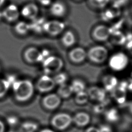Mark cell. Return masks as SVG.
<instances>
[{"instance_id": "27", "label": "cell", "mask_w": 132, "mask_h": 132, "mask_svg": "<svg viewBox=\"0 0 132 132\" xmlns=\"http://www.w3.org/2000/svg\"><path fill=\"white\" fill-rule=\"evenodd\" d=\"M120 8L112 6V8L107 9L104 14V18L107 20H110L114 19L119 15Z\"/></svg>"}, {"instance_id": "12", "label": "cell", "mask_w": 132, "mask_h": 132, "mask_svg": "<svg viewBox=\"0 0 132 132\" xmlns=\"http://www.w3.org/2000/svg\"><path fill=\"white\" fill-rule=\"evenodd\" d=\"M89 99L97 102H104L106 97V91L102 87L96 86L90 87L86 91Z\"/></svg>"}, {"instance_id": "33", "label": "cell", "mask_w": 132, "mask_h": 132, "mask_svg": "<svg viewBox=\"0 0 132 132\" xmlns=\"http://www.w3.org/2000/svg\"><path fill=\"white\" fill-rule=\"evenodd\" d=\"M53 0H37L40 4L44 6H50V5L53 3Z\"/></svg>"}, {"instance_id": "23", "label": "cell", "mask_w": 132, "mask_h": 132, "mask_svg": "<svg viewBox=\"0 0 132 132\" xmlns=\"http://www.w3.org/2000/svg\"><path fill=\"white\" fill-rule=\"evenodd\" d=\"M73 93H76L81 91H85L86 84L84 80L79 78L73 79L70 84Z\"/></svg>"}, {"instance_id": "4", "label": "cell", "mask_w": 132, "mask_h": 132, "mask_svg": "<svg viewBox=\"0 0 132 132\" xmlns=\"http://www.w3.org/2000/svg\"><path fill=\"white\" fill-rule=\"evenodd\" d=\"M63 65L62 58L55 55H50L43 61V70L47 75L55 74L61 71Z\"/></svg>"}, {"instance_id": "6", "label": "cell", "mask_w": 132, "mask_h": 132, "mask_svg": "<svg viewBox=\"0 0 132 132\" xmlns=\"http://www.w3.org/2000/svg\"><path fill=\"white\" fill-rule=\"evenodd\" d=\"M65 29V24L59 20H51L45 22L43 30L51 36H57L62 33Z\"/></svg>"}, {"instance_id": "11", "label": "cell", "mask_w": 132, "mask_h": 132, "mask_svg": "<svg viewBox=\"0 0 132 132\" xmlns=\"http://www.w3.org/2000/svg\"><path fill=\"white\" fill-rule=\"evenodd\" d=\"M20 15V11L18 6L11 4L6 6L2 12L3 18L8 22H14L17 21Z\"/></svg>"}, {"instance_id": "18", "label": "cell", "mask_w": 132, "mask_h": 132, "mask_svg": "<svg viewBox=\"0 0 132 132\" xmlns=\"http://www.w3.org/2000/svg\"><path fill=\"white\" fill-rule=\"evenodd\" d=\"M90 120L91 117L89 114L84 111L78 112L72 117V122L80 127L87 126L90 123Z\"/></svg>"}, {"instance_id": "22", "label": "cell", "mask_w": 132, "mask_h": 132, "mask_svg": "<svg viewBox=\"0 0 132 132\" xmlns=\"http://www.w3.org/2000/svg\"><path fill=\"white\" fill-rule=\"evenodd\" d=\"M109 39H110L113 44L118 45H123L126 42V36L120 30L112 31Z\"/></svg>"}, {"instance_id": "13", "label": "cell", "mask_w": 132, "mask_h": 132, "mask_svg": "<svg viewBox=\"0 0 132 132\" xmlns=\"http://www.w3.org/2000/svg\"><path fill=\"white\" fill-rule=\"evenodd\" d=\"M61 103V98L57 93L48 94L42 100V104L44 108L50 110L57 109L60 105Z\"/></svg>"}, {"instance_id": "28", "label": "cell", "mask_w": 132, "mask_h": 132, "mask_svg": "<svg viewBox=\"0 0 132 132\" xmlns=\"http://www.w3.org/2000/svg\"><path fill=\"white\" fill-rule=\"evenodd\" d=\"M109 2L110 0H89L91 6L98 9L105 8Z\"/></svg>"}, {"instance_id": "38", "label": "cell", "mask_w": 132, "mask_h": 132, "mask_svg": "<svg viewBox=\"0 0 132 132\" xmlns=\"http://www.w3.org/2000/svg\"><path fill=\"white\" fill-rule=\"evenodd\" d=\"M40 132H55L54 131L50 129H47V128H46V129H42Z\"/></svg>"}, {"instance_id": "14", "label": "cell", "mask_w": 132, "mask_h": 132, "mask_svg": "<svg viewBox=\"0 0 132 132\" xmlns=\"http://www.w3.org/2000/svg\"><path fill=\"white\" fill-rule=\"evenodd\" d=\"M39 12L38 6L35 3H30L25 5L20 11V14L25 18L33 20L37 18Z\"/></svg>"}, {"instance_id": "24", "label": "cell", "mask_w": 132, "mask_h": 132, "mask_svg": "<svg viewBox=\"0 0 132 132\" xmlns=\"http://www.w3.org/2000/svg\"><path fill=\"white\" fill-rule=\"evenodd\" d=\"M30 29V25L23 21L18 22L14 27V30L16 32L21 35L26 34Z\"/></svg>"}, {"instance_id": "29", "label": "cell", "mask_w": 132, "mask_h": 132, "mask_svg": "<svg viewBox=\"0 0 132 132\" xmlns=\"http://www.w3.org/2000/svg\"><path fill=\"white\" fill-rule=\"evenodd\" d=\"M10 85L7 80L0 79V98L3 97L6 94Z\"/></svg>"}, {"instance_id": "19", "label": "cell", "mask_w": 132, "mask_h": 132, "mask_svg": "<svg viewBox=\"0 0 132 132\" xmlns=\"http://www.w3.org/2000/svg\"><path fill=\"white\" fill-rule=\"evenodd\" d=\"M76 41V38L75 35L70 30H68L64 32L61 36V43L65 47L73 46L75 44Z\"/></svg>"}, {"instance_id": "10", "label": "cell", "mask_w": 132, "mask_h": 132, "mask_svg": "<svg viewBox=\"0 0 132 132\" xmlns=\"http://www.w3.org/2000/svg\"><path fill=\"white\" fill-rule=\"evenodd\" d=\"M68 57L72 62L79 64L83 62L87 58V51L80 46L73 47L69 52Z\"/></svg>"}, {"instance_id": "2", "label": "cell", "mask_w": 132, "mask_h": 132, "mask_svg": "<svg viewBox=\"0 0 132 132\" xmlns=\"http://www.w3.org/2000/svg\"><path fill=\"white\" fill-rule=\"evenodd\" d=\"M108 59V64L109 68L116 72L123 71L129 64L128 56L122 52L114 53Z\"/></svg>"}, {"instance_id": "21", "label": "cell", "mask_w": 132, "mask_h": 132, "mask_svg": "<svg viewBox=\"0 0 132 132\" xmlns=\"http://www.w3.org/2000/svg\"><path fill=\"white\" fill-rule=\"evenodd\" d=\"M73 93V90L70 84L65 83L59 86L57 94L62 99H65L70 97Z\"/></svg>"}, {"instance_id": "9", "label": "cell", "mask_w": 132, "mask_h": 132, "mask_svg": "<svg viewBox=\"0 0 132 132\" xmlns=\"http://www.w3.org/2000/svg\"><path fill=\"white\" fill-rule=\"evenodd\" d=\"M111 96L118 104H124L126 101L127 95V84L122 82L119 84L118 86L111 92Z\"/></svg>"}, {"instance_id": "30", "label": "cell", "mask_w": 132, "mask_h": 132, "mask_svg": "<svg viewBox=\"0 0 132 132\" xmlns=\"http://www.w3.org/2000/svg\"><path fill=\"white\" fill-rule=\"evenodd\" d=\"M129 1V0H110V2H111L112 6L120 8L126 5L128 3Z\"/></svg>"}, {"instance_id": "20", "label": "cell", "mask_w": 132, "mask_h": 132, "mask_svg": "<svg viewBox=\"0 0 132 132\" xmlns=\"http://www.w3.org/2000/svg\"><path fill=\"white\" fill-rule=\"evenodd\" d=\"M105 118L107 121L115 123L119 120L120 114L119 111L115 107H111L104 111Z\"/></svg>"}, {"instance_id": "17", "label": "cell", "mask_w": 132, "mask_h": 132, "mask_svg": "<svg viewBox=\"0 0 132 132\" xmlns=\"http://www.w3.org/2000/svg\"><path fill=\"white\" fill-rule=\"evenodd\" d=\"M103 88L106 92H111L119 85V81L116 76L111 74L104 75L102 79Z\"/></svg>"}, {"instance_id": "15", "label": "cell", "mask_w": 132, "mask_h": 132, "mask_svg": "<svg viewBox=\"0 0 132 132\" xmlns=\"http://www.w3.org/2000/svg\"><path fill=\"white\" fill-rule=\"evenodd\" d=\"M50 11L52 15L57 18H62L67 13V6L62 1H55L50 5Z\"/></svg>"}, {"instance_id": "8", "label": "cell", "mask_w": 132, "mask_h": 132, "mask_svg": "<svg viewBox=\"0 0 132 132\" xmlns=\"http://www.w3.org/2000/svg\"><path fill=\"white\" fill-rule=\"evenodd\" d=\"M56 86L53 77L48 75L42 76L38 80L36 84L37 90L42 93L51 91Z\"/></svg>"}, {"instance_id": "40", "label": "cell", "mask_w": 132, "mask_h": 132, "mask_svg": "<svg viewBox=\"0 0 132 132\" xmlns=\"http://www.w3.org/2000/svg\"><path fill=\"white\" fill-rule=\"evenodd\" d=\"M76 1H81V0H76Z\"/></svg>"}, {"instance_id": "34", "label": "cell", "mask_w": 132, "mask_h": 132, "mask_svg": "<svg viewBox=\"0 0 132 132\" xmlns=\"http://www.w3.org/2000/svg\"><path fill=\"white\" fill-rule=\"evenodd\" d=\"M126 47L128 52L132 55V39L129 40L126 43Z\"/></svg>"}, {"instance_id": "16", "label": "cell", "mask_w": 132, "mask_h": 132, "mask_svg": "<svg viewBox=\"0 0 132 132\" xmlns=\"http://www.w3.org/2000/svg\"><path fill=\"white\" fill-rule=\"evenodd\" d=\"M24 57L28 62L31 63L43 61V60L41 53L34 47L27 48L24 52Z\"/></svg>"}, {"instance_id": "36", "label": "cell", "mask_w": 132, "mask_h": 132, "mask_svg": "<svg viewBox=\"0 0 132 132\" xmlns=\"http://www.w3.org/2000/svg\"><path fill=\"white\" fill-rule=\"evenodd\" d=\"M5 126L4 123L0 120V132H4Z\"/></svg>"}, {"instance_id": "1", "label": "cell", "mask_w": 132, "mask_h": 132, "mask_svg": "<svg viewBox=\"0 0 132 132\" xmlns=\"http://www.w3.org/2000/svg\"><path fill=\"white\" fill-rule=\"evenodd\" d=\"M15 98L18 101L25 102L31 98L34 88L32 82L29 80L15 81L13 84Z\"/></svg>"}, {"instance_id": "32", "label": "cell", "mask_w": 132, "mask_h": 132, "mask_svg": "<svg viewBox=\"0 0 132 132\" xmlns=\"http://www.w3.org/2000/svg\"><path fill=\"white\" fill-rule=\"evenodd\" d=\"M99 132H112L111 127L106 124H103L98 128Z\"/></svg>"}, {"instance_id": "3", "label": "cell", "mask_w": 132, "mask_h": 132, "mask_svg": "<svg viewBox=\"0 0 132 132\" xmlns=\"http://www.w3.org/2000/svg\"><path fill=\"white\" fill-rule=\"evenodd\" d=\"M87 58L95 64H102L108 58V51L103 45H97L92 46L87 51Z\"/></svg>"}, {"instance_id": "5", "label": "cell", "mask_w": 132, "mask_h": 132, "mask_svg": "<svg viewBox=\"0 0 132 132\" xmlns=\"http://www.w3.org/2000/svg\"><path fill=\"white\" fill-rule=\"evenodd\" d=\"M51 122L55 129L63 130L70 126L73 123L72 116L67 112H59L52 117Z\"/></svg>"}, {"instance_id": "31", "label": "cell", "mask_w": 132, "mask_h": 132, "mask_svg": "<svg viewBox=\"0 0 132 132\" xmlns=\"http://www.w3.org/2000/svg\"><path fill=\"white\" fill-rule=\"evenodd\" d=\"M99 104H97V105H96L94 109V111L97 112V113H101L103 111H105V106L103 104V102H98Z\"/></svg>"}, {"instance_id": "7", "label": "cell", "mask_w": 132, "mask_h": 132, "mask_svg": "<svg viewBox=\"0 0 132 132\" xmlns=\"http://www.w3.org/2000/svg\"><path fill=\"white\" fill-rule=\"evenodd\" d=\"M112 30L111 28L105 25L96 26L92 31L93 38L99 42H104L110 38Z\"/></svg>"}, {"instance_id": "26", "label": "cell", "mask_w": 132, "mask_h": 132, "mask_svg": "<svg viewBox=\"0 0 132 132\" xmlns=\"http://www.w3.org/2000/svg\"><path fill=\"white\" fill-rule=\"evenodd\" d=\"M54 82L56 85H61L65 83H67V81L68 79V76L67 74L65 72L60 71L55 74V76L53 77Z\"/></svg>"}, {"instance_id": "35", "label": "cell", "mask_w": 132, "mask_h": 132, "mask_svg": "<svg viewBox=\"0 0 132 132\" xmlns=\"http://www.w3.org/2000/svg\"><path fill=\"white\" fill-rule=\"evenodd\" d=\"M85 132H99V129L96 127L90 126L86 129Z\"/></svg>"}, {"instance_id": "25", "label": "cell", "mask_w": 132, "mask_h": 132, "mask_svg": "<svg viewBox=\"0 0 132 132\" xmlns=\"http://www.w3.org/2000/svg\"><path fill=\"white\" fill-rule=\"evenodd\" d=\"M89 100L88 95L86 91L75 93L74 100L75 103L79 105H83L87 103Z\"/></svg>"}, {"instance_id": "39", "label": "cell", "mask_w": 132, "mask_h": 132, "mask_svg": "<svg viewBox=\"0 0 132 132\" xmlns=\"http://www.w3.org/2000/svg\"><path fill=\"white\" fill-rule=\"evenodd\" d=\"M6 0H0V8L3 6L4 3H5Z\"/></svg>"}, {"instance_id": "37", "label": "cell", "mask_w": 132, "mask_h": 132, "mask_svg": "<svg viewBox=\"0 0 132 132\" xmlns=\"http://www.w3.org/2000/svg\"><path fill=\"white\" fill-rule=\"evenodd\" d=\"M128 109L129 112L132 114V101L129 103L128 105Z\"/></svg>"}]
</instances>
